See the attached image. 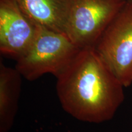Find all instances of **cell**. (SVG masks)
I'll return each mask as SVG.
<instances>
[{"label": "cell", "instance_id": "6da1fadb", "mask_svg": "<svg viewBox=\"0 0 132 132\" xmlns=\"http://www.w3.org/2000/svg\"><path fill=\"white\" fill-rule=\"evenodd\" d=\"M56 80L62 108L80 121L99 123L111 120L124 100V86L93 47L81 48Z\"/></svg>", "mask_w": 132, "mask_h": 132}, {"label": "cell", "instance_id": "7a4b0ae2", "mask_svg": "<svg viewBox=\"0 0 132 132\" xmlns=\"http://www.w3.org/2000/svg\"><path fill=\"white\" fill-rule=\"evenodd\" d=\"M80 49L66 34L39 25L30 47L16 59L15 68L29 81L37 80L47 73L56 78Z\"/></svg>", "mask_w": 132, "mask_h": 132}, {"label": "cell", "instance_id": "3957f363", "mask_svg": "<svg viewBox=\"0 0 132 132\" xmlns=\"http://www.w3.org/2000/svg\"><path fill=\"white\" fill-rule=\"evenodd\" d=\"M94 48L124 87L132 83V0H127Z\"/></svg>", "mask_w": 132, "mask_h": 132}, {"label": "cell", "instance_id": "277c9868", "mask_svg": "<svg viewBox=\"0 0 132 132\" xmlns=\"http://www.w3.org/2000/svg\"><path fill=\"white\" fill-rule=\"evenodd\" d=\"M127 0H72L65 34L80 48L94 47Z\"/></svg>", "mask_w": 132, "mask_h": 132}, {"label": "cell", "instance_id": "5b68a950", "mask_svg": "<svg viewBox=\"0 0 132 132\" xmlns=\"http://www.w3.org/2000/svg\"><path fill=\"white\" fill-rule=\"evenodd\" d=\"M38 26L21 11L15 0H0V51L18 58L29 48Z\"/></svg>", "mask_w": 132, "mask_h": 132}, {"label": "cell", "instance_id": "8992f818", "mask_svg": "<svg viewBox=\"0 0 132 132\" xmlns=\"http://www.w3.org/2000/svg\"><path fill=\"white\" fill-rule=\"evenodd\" d=\"M37 24L65 34L72 0H15Z\"/></svg>", "mask_w": 132, "mask_h": 132}, {"label": "cell", "instance_id": "52a82bcc", "mask_svg": "<svg viewBox=\"0 0 132 132\" xmlns=\"http://www.w3.org/2000/svg\"><path fill=\"white\" fill-rule=\"evenodd\" d=\"M21 75L15 68L0 61V132L12 128L18 109L21 87Z\"/></svg>", "mask_w": 132, "mask_h": 132}]
</instances>
